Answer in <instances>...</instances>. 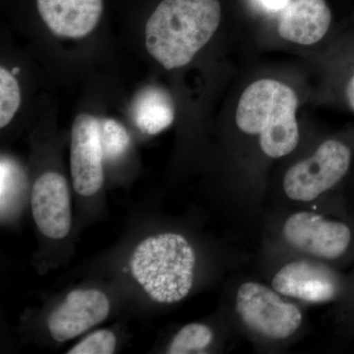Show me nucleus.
Masks as SVG:
<instances>
[{"instance_id": "6e6552de", "label": "nucleus", "mask_w": 354, "mask_h": 354, "mask_svg": "<svg viewBox=\"0 0 354 354\" xmlns=\"http://www.w3.org/2000/svg\"><path fill=\"white\" fill-rule=\"evenodd\" d=\"M109 311L111 304L102 291L75 290L48 317V330L55 341H69L106 320Z\"/></svg>"}, {"instance_id": "4468645a", "label": "nucleus", "mask_w": 354, "mask_h": 354, "mask_svg": "<svg viewBox=\"0 0 354 354\" xmlns=\"http://www.w3.org/2000/svg\"><path fill=\"white\" fill-rule=\"evenodd\" d=\"M213 332L203 324H189L179 330L172 339L167 353L186 354L198 353L209 346L213 341Z\"/></svg>"}, {"instance_id": "6ab92c4d", "label": "nucleus", "mask_w": 354, "mask_h": 354, "mask_svg": "<svg viewBox=\"0 0 354 354\" xmlns=\"http://www.w3.org/2000/svg\"><path fill=\"white\" fill-rule=\"evenodd\" d=\"M346 97H348L349 106L354 111V75L349 81L348 88H346Z\"/></svg>"}, {"instance_id": "ddd939ff", "label": "nucleus", "mask_w": 354, "mask_h": 354, "mask_svg": "<svg viewBox=\"0 0 354 354\" xmlns=\"http://www.w3.org/2000/svg\"><path fill=\"white\" fill-rule=\"evenodd\" d=\"M133 115L142 132L156 135L171 127L176 111L171 95L162 88L152 87L144 90L137 97Z\"/></svg>"}, {"instance_id": "1a4fd4ad", "label": "nucleus", "mask_w": 354, "mask_h": 354, "mask_svg": "<svg viewBox=\"0 0 354 354\" xmlns=\"http://www.w3.org/2000/svg\"><path fill=\"white\" fill-rule=\"evenodd\" d=\"M32 216L39 232L51 239H62L71 228V201L66 179L62 174L48 171L32 186Z\"/></svg>"}, {"instance_id": "9b49d317", "label": "nucleus", "mask_w": 354, "mask_h": 354, "mask_svg": "<svg viewBox=\"0 0 354 354\" xmlns=\"http://www.w3.org/2000/svg\"><path fill=\"white\" fill-rule=\"evenodd\" d=\"M279 293L308 302L329 301L337 286L328 268L308 261H297L281 268L272 281Z\"/></svg>"}, {"instance_id": "f257e3e1", "label": "nucleus", "mask_w": 354, "mask_h": 354, "mask_svg": "<svg viewBox=\"0 0 354 354\" xmlns=\"http://www.w3.org/2000/svg\"><path fill=\"white\" fill-rule=\"evenodd\" d=\"M221 17L218 0H162L146 23L147 50L167 70L185 66L213 38Z\"/></svg>"}, {"instance_id": "423d86ee", "label": "nucleus", "mask_w": 354, "mask_h": 354, "mask_svg": "<svg viewBox=\"0 0 354 354\" xmlns=\"http://www.w3.org/2000/svg\"><path fill=\"white\" fill-rule=\"evenodd\" d=\"M104 160L100 121L92 114H79L72 124L70 145V171L78 194L88 197L101 190Z\"/></svg>"}, {"instance_id": "f03ea898", "label": "nucleus", "mask_w": 354, "mask_h": 354, "mask_svg": "<svg viewBox=\"0 0 354 354\" xmlns=\"http://www.w3.org/2000/svg\"><path fill=\"white\" fill-rule=\"evenodd\" d=\"M297 106L292 88L279 81L262 79L241 95L235 120L242 132L259 135L261 149L268 157H285L299 141Z\"/></svg>"}, {"instance_id": "2eb2a0df", "label": "nucleus", "mask_w": 354, "mask_h": 354, "mask_svg": "<svg viewBox=\"0 0 354 354\" xmlns=\"http://www.w3.org/2000/svg\"><path fill=\"white\" fill-rule=\"evenodd\" d=\"M100 135L104 160L108 162H113L122 157L131 142L127 128L118 120L111 118H106L100 122Z\"/></svg>"}, {"instance_id": "a211bd4d", "label": "nucleus", "mask_w": 354, "mask_h": 354, "mask_svg": "<svg viewBox=\"0 0 354 354\" xmlns=\"http://www.w3.org/2000/svg\"><path fill=\"white\" fill-rule=\"evenodd\" d=\"M261 3L272 11H279L285 9L288 6V0H259Z\"/></svg>"}, {"instance_id": "f3484780", "label": "nucleus", "mask_w": 354, "mask_h": 354, "mask_svg": "<svg viewBox=\"0 0 354 354\" xmlns=\"http://www.w3.org/2000/svg\"><path fill=\"white\" fill-rule=\"evenodd\" d=\"M116 337L111 330H99L77 344L68 354H113L115 351Z\"/></svg>"}, {"instance_id": "0eeeda50", "label": "nucleus", "mask_w": 354, "mask_h": 354, "mask_svg": "<svg viewBox=\"0 0 354 354\" xmlns=\"http://www.w3.org/2000/svg\"><path fill=\"white\" fill-rule=\"evenodd\" d=\"M283 232L290 245L323 259H335L342 256L351 239L348 225L309 212L290 216L283 225Z\"/></svg>"}, {"instance_id": "39448f33", "label": "nucleus", "mask_w": 354, "mask_h": 354, "mask_svg": "<svg viewBox=\"0 0 354 354\" xmlns=\"http://www.w3.org/2000/svg\"><path fill=\"white\" fill-rule=\"evenodd\" d=\"M236 311L247 327L277 341L295 334L302 323V314L297 306L257 283L241 286L236 295Z\"/></svg>"}, {"instance_id": "7ed1b4c3", "label": "nucleus", "mask_w": 354, "mask_h": 354, "mask_svg": "<svg viewBox=\"0 0 354 354\" xmlns=\"http://www.w3.org/2000/svg\"><path fill=\"white\" fill-rule=\"evenodd\" d=\"M196 255L181 234L165 232L147 237L133 251V278L153 301L176 304L187 297L194 281Z\"/></svg>"}, {"instance_id": "f8f14e48", "label": "nucleus", "mask_w": 354, "mask_h": 354, "mask_svg": "<svg viewBox=\"0 0 354 354\" xmlns=\"http://www.w3.org/2000/svg\"><path fill=\"white\" fill-rule=\"evenodd\" d=\"M330 20L332 14L325 0H295L283 9L278 31L286 41L310 46L327 34Z\"/></svg>"}, {"instance_id": "dca6fc26", "label": "nucleus", "mask_w": 354, "mask_h": 354, "mask_svg": "<svg viewBox=\"0 0 354 354\" xmlns=\"http://www.w3.org/2000/svg\"><path fill=\"white\" fill-rule=\"evenodd\" d=\"M21 104L19 83L12 72L0 68V127L11 122Z\"/></svg>"}, {"instance_id": "20e7f679", "label": "nucleus", "mask_w": 354, "mask_h": 354, "mask_svg": "<svg viewBox=\"0 0 354 354\" xmlns=\"http://www.w3.org/2000/svg\"><path fill=\"white\" fill-rule=\"evenodd\" d=\"M351 151L335 140H328L312 157L297 162L286 171L283 189L295 201L309 202L334 187L346 176Z\"/></svg>"}, {"instance_id": "9d476101", "label": "nucleus", "mask_w": 354, "mask_h": 354, "mask_svg": "<svg viewBox=\"0 0 354 354\" xmlns=\"http://www.w3.org/2000/svg\"><path fill=\"white\" fill-rule=\"evenodd\" d=\"M37 8L55 36L82 39L99 24L104 0H37Z\"/></svg>"}]
</instances>
